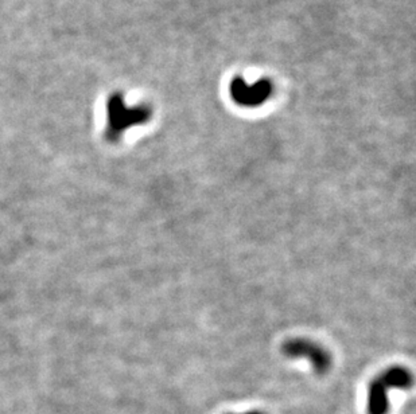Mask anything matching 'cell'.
I'll use <instances>...</instances> for the list:
<instances>
[{
	"label": "cell",
	"mask_w": 416,
	"mask_h": 414,
	"mask_svg": "<svg viewBox=\"0 0 416 414\" xmlns=\"http://www.w3.org/2000/svg\"><path fill=\"white\" fill-rule=\"evenodd\" d=\"M412 374L403 366H392L376 376L368 390V414L388 413V388H410Z\"/></svg>",
	"instance_id": "1"
},
{
	"label": "cell",
	"mask_w": 416,
	"mask_h": 414,
	"mask_svg": "<svg viewBox=\"0 0 416 414\" xmlns=\"http://www.w3.org/2000/svg\"><path fill=\"white\" fill-rule=\"evenodd\" d=\"M283 354L297 359V358H306L312 364V369L317 374H326L329 369L332 367V357L322 346L314 343L307 339H291L287 340L282 347Z\"/></svg>",
	"instance_id": "2"
},
{
	"label": "cell",
	"mask_w": 416,
	"mask_h": 414,
	"mask_svg": "<svg viewBox=\"0 0 416 414\" xmlns=\"http://www.w3.org/2000/svg\"><path fill=\"white\" fill-rule=\"evenodd\" d=\"M244 414H263L261 412H248V413Z\"/></svg>",
	"instance_id": "3"
}]
</instances>
